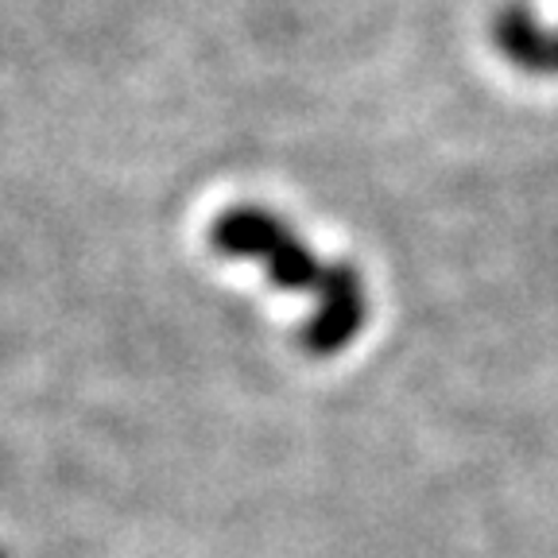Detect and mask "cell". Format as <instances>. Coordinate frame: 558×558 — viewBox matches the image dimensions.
Returning a JSON list of instances; mask_svg holds the SVG:
<instances>
[{
    "instance_id": "6da1fadb",
    "label": "cell",
    "mask_w": 558,
    "mask_h": 558,
    "mask_svg": "<svg viewBox=\"0 0 558 558\" xmlns=\"http://www.w3.org/2000/svg\"><path fill=\"white\" fill-rule=\"evenodd\" d=\"M214 248L226 256H253L268 268L271 283L283 291L318 295V314L303 330V345L314 357H330L353 341V333L365 326V291L361 279L345 264H318L306 244L291 233L276 214L256 206L226 209L209 229Z\"/></svg>"
},
{
    "instance_id": "7a4b0ae2",
    "label": "cell",
    "mask_w": 558,
    "mask_h": 558,
    "mask_svg": "<svg viewBox=\"0 0 558 558\" xmlns=\"http://www.w3.org/2000/svg\"><path fill=\"white\" fill-rule=\"evenodd\" d=\"M497 47L532 74H558V35H547L523 9L500 12L497 24Z\"/></svg>"
}]
</instances>
